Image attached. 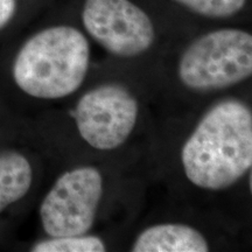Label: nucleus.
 I'll list each match as a JSON object with an SVG mask.
<instances>
[{"instance_id":"nucleus-1","label":"nucleus","mask_w":252,"mask_h":252,"mask_svg":"<svg viewBox=\"0 0 252 252\" xmlns=\"http://www.w3.org/2000/svg\"><path fill=\"white\" fill-rule=\"evenodd\" d=\"M185 174L194 186L225 189L252 166V113L247 104L225 99L201 118L181 151Z\"/></svg>"},{"instance_id":"nucleus-2","label":"nucleus","mask_w":252,"mask_h":252,"mask_svg":"<svg viewBox=\"0 0 252 252\" xmlns=\"http://www.w3.org/2000/svg\"><path fill=\"white\" fill-rule=\"evenodd\" d=\"M90 46L77 28L48 27L31 36L14 59L12 74L19 89L41 99L77 91L89 70Z\"/></svg>"},{"instance_id":"nucleus-3","label":"nucleus","mask_w":252,"mask_h":252,"mask_svg":"<svg viewBox=\"0 0 252 252\" xmlns=\"http://www.w3.org/2000/svg\"><path fill=\"white\" fill-rule=\"evenodd\" d=\"M178 72L182 84L195 91L241 83L252 74V35L236 28L209 32L186 48Z\"/></svg>"},{"instance_id":"nucleus-4","label":"nucleus","mask_w":252,"mask_h":252,"mask_svg":"<svg viewBox=\"0 0 252 252\" xmlns=\"http://www.w3.org/2000/svg\"><path fill=\"white\" fill-rule=\"evenodd\" d=\"M103 195L97 168L83 166L60 176L40 206V219L49 237L86 235L94 225Z\"/></svg>"},{"instance_id":"nucleus-5","label":"nucleus","mask_w":252,"mask_h":252,"mask_svg":"<svg viewBox=\"0 0 252 252\" xmlns=\"http://www.w3.org/2000/svg\"><path fill=\"white\" fill-rule=\"evenodd\" d=\"M70 115L87 144L111 151L121 147L133 132L138 102L125 87L104 84L84 94Z\"/></svg>"},{"instance_id":"nucleus-6","label":"nucleus","mask_w":252,"mask_h":252,"mask_svg":"<svg viewBox=\"0 0 252 252\" xmlns=\"http://www.w3.org/2000/svg\"><path fill=\"white\" fill-rule=\"evenodd\" d=\"M82 23L97 43L121 58L143 54L156 40L151 18L131 0H86Z\"/></svg>"},{"instance_id":"nucleus-7","label":"nucleus","mask_w":252,"mask_h":252,"mask_svg":"<svg viewBox=\"0 0 252 252\" xmlns=\"http://www.w3.org/2000/svg\"><path fill=\"white\" fill-rule=\"evenodd\" d=\"M133 252H207L209 244L193 226L165 223L145 229L135 239Z\"/></svg>"},{"instance_id":"nucleus-8","label":"nucleus","mask_w":252,"mask_h":252,"mask_svg":"<svg viewBox=\"0 0 252 252\" xmlns=\"http://www.w3.org/2000/svg\"><path fill=\"white\" fill-rule=\"evenodd\" d=\"M33 181V169L24 154L6 151L0 153V213L23 198Z\"/></svg>"},{"instance_id":"nucleus-9","label":"nucleus","mask_w":252,"mask_h":252,"mask_svg":"<svg viewBox=\"0 0 252 252\" xmlns=\"http://www.w3.org/2000/svg\"><path fill=\"white\" fill-rule=\"evenodd\" d=\"M105 250V244L99 237L86 235L52 237L32 248L33 252H104Z\"/></svg>"},{"instance_id":"nucleus-10","label":"nucleus","mask_w":252,"mask_h":252,"mask_svg":"<svg viewBox=\"0 0 252 252\" xmlns=\"http://www.w3.org/2000/svg\"><path fill=\"white\" fill-rule=\"evenodd\" d=\"M202 17L223 19L241 12L247 0H174Z\"/></svg>"},{"instance_id":"nucleus-11","label":"nucleus","mask_w":252,"mask_h":252,"mask_svg":"<svg viewBox=\"0 0 252 252\" xmlns=\"http://www.w3.org/2000/svg\"><path fill=\"white\" fill-rule=\"evenodd\" d=\"M17 11V0H0V30L12 20Z\"/></svg>"}]
</instances>
